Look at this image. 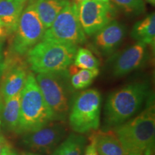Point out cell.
<instances>
[{"label":"cell","mask_w":155,"mask_h":155,"mask_svg":"<svg viewBox=\"0 0 155 155\" xmlns=\"http://www.w3.org/2000/svg\"><path fill=\"white\" fill-rule=\"evenodd\" d=\"M77 50L73 45L41 40L28 52V63L37 74L64 71L71 65Z\"/></svg>","instance_id":"cell-5"},{"label":"cell","mask_w":155,"mask_h":155,"mask_svg":"<svg viewBox=\"0 0 155 155\" xmlns=\"http://www.w3.org/2000/svg\"><path fill=\"white\" fill-rule=\"evenodd\" d=\"M148 56L147 45L137 42L126 48L114 58L111 65L112 75L120 78L133 72L144 65Z\"/></svg>","instance_id":"cell-11"},{"label":"cell","mask_w":155,"mask_h":155,"mask_svg":"<svg viewBox=\"0 0 155 155\" xmlns=\"http://www.w3.org/2000/svg\"><path fill=\"white\" fill-rule=\"evenodd\" d=\"M8 32H7V29L5 28V27L4 26L3 23L2 22V21L0 20V38H4L8 35Z\"/></svg>","instance_id":"cell-27"},{"label":"cell","mask_w":155,"mask_h":155,"mask_svg":"<svg viewBox=\"0 0 155 155\" xmlns=\"http://www.w3.org/2000/svg\"><path fill=\"white\" fill-rule=\"evenodd\" d=\"M7 144H8V143L6 141V140L4 139L2 136L0 134V154H1V153L2 152L4 148H5Z\"/></svg>","instance_id":"cell-28"},{"label":"cell","mask_w":155,"mask_h":155,"mask_svg":"<svg viewBox=\"0 0 155 155\" xmlns=\"http://www.w3.org/2000/svg\"><path fill=\"white\" fill-rule=\"evenodd\" d=\"M5 68V63L4 62V58L2 55V42H0V78H2V75L3 74L4 70Z\"/></svg>","instance_id":"cell-25"},{"label":"cell","mask_w":155,"mask_h":155,"mask_svg":"<svg viewBox=\"0 0 155 155\" xmlns=\"http://www.w3.org/2000/svg\"><path fill=\"white\" fill-rule=\"evenodd\" d=\"M35 78L54 121H66L75 96L68 70L38 73Z\"/></svg>","instance_id":"cell-3"},{"label":"cell","mask_w":155,"mask_h":155,"mask_svg":"<svg viewBox=\"0 0 155 155\" xmlns=\"http://www.w3.org/2000/svg\"><path fill=\"white\" fill-rule=\"evenodd\" d=\"M141 113L114 127V133L123 147L126 155H152L155 139L154 96L147 98Z\"/></svg>","instance_id":"cell-1"},{"label":"cell","mask_w":155,"mask_h":155,"mask_svg":"<svg viewBox=\"0 0 155 155\" xmlns=\"http://www.w3.org/2000/svg\"><path fill=\"white\" fill-rule=\"evenodd\" d=\"M131 37L138 42H144L154 48L155 43V14L148 15L134 25Z\"/></svg>","instance_id":"cell-18"},{"label":"cell","mask_w":155,"mask_h":155,"mask_svg":"<svg viewBox=\"0 0 155 155\" xmlns=\"http://www.w3.org/2000/svg\"><path fill=\"white\" fill-rule=\"evenodd\" d=\"M70 75H71V83L72 85L73 88L75 90H81V89H83L82 83H81L80 76L78 74V71L76 73H73L71 74L70 73Z\"/></svg>","instance_id":"cell-23"},{"label":"cell","mask_w":155,"mask_h":155,"mask_svg":"<svg viewBox=\"0 0 155 155\" xmlns=\"http://www.w3.org/2000/svg\"><path fill=\"white\" fill-rule=\"evenodd\" d=\"M22 155H42V154H36V153H33V152H25V153H22Z\"/></svg>","instance_id":"cell-29"},{"label":"cell","mask_w":155,"mask_h":155,"mask_svg":"<svg viewBox=\"0 0 155 155\" xmlns=\"http://www.w3.org/2000/svg\"><path fill=\"white\" fill-rule=\"evenodd\" d=\"M128 15H139L146 10L144 0H109Z\"/></svg>","instance_id":"cell-21"},{"label":"cell","mask_w":155,"mask_h":155,"mask_svg":"<svg viewBox=\"0 0 155 155\" xmlns=\"http://www.w3.org/2000/svg\"><path fill=\"white\" fill-rule=\"evenodd\" d=\"M45 30L36 11L35 2H31L19 19L12 43V51L19 55L28 53L42 40Z\"/></svg>","instance_id":"cell-8"},{"label":"cell","mask_w":155,"mask_h":155,"mask_svg":"<svg viewBox=\"0 0 155 155\" xmlns=\"http://www.w3.org/2000/svg\"><path fill=\"white\" fill-rule=\"evenodd\" d=\"M73 63L75 67L81 69L96 70L98 69L100 65L99 61L91 50L86 48H79L77 50Z\"/></svg>","instance_id":"cell-20"},{"label":"cell","mask_w":155,"mask_h":155,"mask_svg":"<svg viewBox=\"0 0 155 155\" xmlns=\"http://www.w3.org/2000/svg\"><path fill=\"white\" fill-rule=\"evenodd\" d=\"M69 0H37L35 7L45 30L51 26L54 20Z\"/></svg>","instance_id":"cell-16"},{"label":"cell","mask_w":155,"mask_h":155,"mask_svg":"<svg viewBox=\"0 0 155 155\" xmlns=\"http://www.w3.org/2000/svg\"><path fill=\"white\" fill-rule=\"evenodd\" d=\"M78 2H85V1H87V0H78Z\"/></svg>","instance_id":"cell-32"},{"label":"cell","mask_w":155,"mask_h":155,"mask_svg":"<svg viewBox=\"0 0 155 155\" xmlns=\"http://www.w3.org/2000/svg\"><path fill=\"white\" fill-rule=\"evenodd\" d=\"M21 92L8 100L2 101L0 106V119L7 130L17 132L20 116Z\"/></svg>","instance_id":"cell-15"},{"label":"cell","mask_w":155,"mask_h":155,"mask_svg":"<svg viewBox=\"0 0 155 155\" xmlns=\"http://www.w3.org/2000/svg\"><path fill=\"white\" fill-rule=\"evenodd\" d=\"M111 3L87 0L78 5L79 21L86 35L92 36L114 20Z\"/></svg>","instance_id":"cell-10"},{"label":"cell","mask_w":155,"mask_h":155,"mask_svg":"<svg viewBox=\"0 0 155 155\" xmlns=\"http://www.w3.org/2000/svg\"><path fill=\"white\" fill-rule=\"evenodd\" d=\"M86 144V138L83 136L71 134L58 145L51 155H83Z\"/></svg>","instance_id":"cell-19"},{"label":"cell","mask_w":155,"mask_h":155,"mask_svg":"<svg viewBox=\"0 0 155 155\" xmlns=\"http://www.w3.org/2000/svg\"><path fill=\"white\" fill-rule=\"evenodd\" d=\"M78 74L80 76L83 89L87 88L93 83V81L99 74V69L88 70L81 69L78 71Z\"/></svg>","instance_id":"cell-22"},{"label":"cell","mask_w":155,"mask_h":155,"mask_svg":"<svg viewBox=\"0 0 155 155\" xmlns=\"http://www.w3.org/2000/svg\"><path fill=\"white\" fill-rule=\"evenodd\" d=\"M149 3H150L151 5H155V0H147Z\"/></svg>","instance_id":"cell-30"},{"label":"cell","mask_w":155,"mask_h":155,"mask_svg":"<svg viewBox=\"0 0 155 155\" xmlns=\"http://www.w3.org/2000/svg\"><path fill=\"white\" fill-rule=\"evenodd\" d=\"M126 33L124 25L112 20L94 35V47L101 55H111L121 44Z\"/></svg>","instance_id":"cell-12"},{"label":"cell","mask_w":155,"mask_h":155,"mask_svg":"<svg viewBox=\"0 0 155 155\" xmlns=\"http://www.w3.org/2000/svg\"><path fill=\"white\" fill-rule=\"evenodd\" d=\"M149 91L147 82H134L108 95L104 107L106 127L114 128L132 118L141 108Z\"/></svg>","instance_id":"cell-2"},{"label":"cell","mask_w":155,"mask_h":155,"mask_svg":"<svg viewBox=\"0 0 155 155\" xmlns=\"http://www.w3.org/2000/svg\"><path fill=\"white\" fill-rule=\"evenodd\" d=\"M28 0H1L0 20L8 33L15 32Z\"/></svg>","instance_id":"cell-14"},{"label":"cell","mask_w":155,"mask_h":155,"mask_svg":"<svg viewBox=\"0 0 155 155\" xmlns=\"http://www.w3.org/2000/svg\"><path fill=\"white\" fill-rule=\"evenodd\" d=\"M67 132L65 121H53L38 130L25 133L22 142L35 152L50 154L65 138Z\"/></svg>","instance_id":"cell-9"},{"label":"cell","mask_w":155,"mask_h":155,"mask_svg":"<svg viewBox=\"0 0 155 155\" xmlns=\"http://www.w3.org/2000/svg\"><path fill=\"white\" fill-rule=\"evenodd\" d=\"M54 121L32 73H29L21 91L20 116L17 133L34 131Z\"/></svg>","instance_id":"cell-4"},{"label":"cell","mask_w":155,"mask_h":155,"mask_svg":"<svg viewBox=\"0 0 155 155\" xmlns=\"http://www.w3.org/2000/svg\"><path fill=\"white\" fill-rule=\"evenodd\" d=\"M42 40L76 46L86 42V36L79 21L77 4L70 1L67 3L45 30Z\"/></svg>","instance_id":"cell-7"},{"label":"cell","mask_w":155,"mask_h":155,"mask_svg":"<svg viewBox=\"0 0 155 155\" xmlns=\"http://www.w3.org/2000/svg\"><path fill=\"white\" fill-rule=\"evenodd\" d=\"M2 38H0V42H1V41H2Z\"/></svg>","instance_id":"cell-33"},{"label":"cell","mask_w":155,"mask_h":155,"mask_svg":"<svg viewBox=\"0 0 155 155\" xmlns=\"http://www.w3.org/2000/svg\"><path fill=\"white\" fill-rule=\"evenodd\" d=\"M0 1H1V0H0Z\"/></svg>","instance_id":"cell-34"},{"label":"cell","mask_w":155,"mask_h":155,"mask_svg":"<svg viewBox=\"0 0 155 155\" xmlns=\"http://www.w3.org/2000/svg\"><path fill=\"white\" fill-rule=\"evenodd\" d=\"M84 155H99L97 152L96 145L93 139H91V144L86 147Z\"/></svg>","instance_id":"cell-24"},{"label":"cell","mask_w":155,"mask_h":155,"mask_svg":"<svg viewBox=\"0 0 155 155\" xmlns=\"http://www.w3.org/2000/svg\"><path fill=\"white\" fill-rule=\"evenodd\" d=\"M96 1L101 2H104V3H111L109 0H96Z\"/></svg>","instance_id":"cell-31"},{"label":"cell","mask_w":155,"mask_h":155,"mask_svg":"<svg viewBox=\"0 0 155 155\" xmlns=\"http://www.w3.org/2000/svg\"><path fill=\"white\" fill-rule=\"evenodd\" d=\"M101 106V96L96 89H88L75 96L68 114L71 129L79 134L98 129Z\"/></svg>","instance_id":"cell-6"},{"label":"cell","mask_w":155,"mask_h":155,"mask_svg":"<svg viewBox=\"0 0 155 155\" xmlns=\"http://www.w3.org/2000/svg\"><path fill=\"white\" fill-rule=\"evenodd\" d=\"M28 75V71L22 65H15L9 68L5 65L0 87L2 101L8 100L22 91Z\"/></svg>","instance_id":"cell-13"},{"label":"cell","mask_w":155,"mask_h":155,"mask_svg":"<svg viewBox=\"0 0 155 155\" xmlns=\"http://www.w3.org/2000/svg\"><path fill=\"white\" fill-rule=\"evenodd\" d=\"M99 155H126L123 147L114 131L100 133L91 137Z\"/></svg>","instance_id":"cell-17"},{"label":"cell","mask_w":155,"mask_h":155,"mask_svg":"<svg viewBox=\"0 0 155 155\" xmlns=\"http://www.w3.org/2000/svg\"><path fill=\"white\" fill-rule=\"evenodd\" d=\"M0 155H18L17 153L16 152V151L15 150H13L12 147L10 145L7 144L2 151V152L1 153Z\"/></svg>","instance_id":"cell-26"}]
</instances>
